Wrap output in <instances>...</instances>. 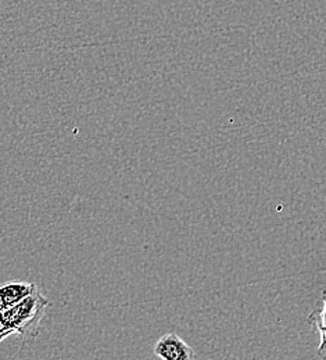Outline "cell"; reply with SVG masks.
I'll return each instance as SVG.
<instances>
[{"instance_id": "obj_1", "label": "cell", "mask_w": 326, "mask_h": 360, "mask_svg": "<svg viewBox=\"0 0 326 360\" xmlns=\"http://www.w3.org/2000/svg\"><path fill=\"white\" fill-rule=\"evenodd\" d=\"M49 307V300L39 291L38 287L21 300L18 304L11 308L0 312L3 320L14 330V334L25 338V337H37L41 320L45 316V311Z\"/></svg>"}, {"instance_id": "obj_2", "label": "cell", "mask_w": 326, "mask_h": 360, "mask_svg": "<svg viewBox=\"0 0 326 360\" xmlns=\"http://www.w3.org/2000/svg\"><path fill=\"white\" fill-rule=\"evenodd\" d=\"M154 355L164 360H192L193 349L177 334H164L154 345Z\"/></svg>"}, {"instance_id": "obj_3", "label": "cell", "mask_w": 326, "mask_h": 360, "mask_svg": "<svg viewBox=\"0 0 326 360\" xmlns=\"http://www.w3.org/2000/svg\"><path fill=\"white\" fill-rule=\"evenodd\" d=\"M35 287H37L35 283H28L21 280H13L1 284L0 285V312L18 304L21 300L30 295Z\"/></svg>"}, {"instance_id": "obj_4", "label": "cell", "mask_w": 326, "mask_h": 360, "mask_svg": "<svg viewBox=\"0 0 326 360\" xmlns=\"http://www.w3.org/2000/svg\"><path fill=\"white\" fill-rule=\"evenodd\" d=\"M11 335H15L14 334V330L3 320V317L0 316V342L4 341L6 338L11 337Z\"/></svg>"}, {"instance_id": "obj_5", "label": "cell", "mask_w": 326, "mask_h": 360, "mask_svg": "<svg viewBox=\"0 0 326 360\" xmlns=\"http://www.w3.org/2000/svg\"><path fill=\"white\" fill-rule=\"evenodd\" d=\"M326 330V291H324V308L321 312V324H320V331Z\"/></svg>"}, {"instance_id": "obj_6", "label": "cell", "mask_w": 326, "mask_h": 360, "mask_svg": "<svg viewBox=\"0 0 326 360\" xmlns=\"http://www.w3.org/2000/svg\"><path fill=\"white\" fill-rule=\"evenodd\" d=\"M320 352L326 351V330H321V344H320Z\"/></svg>"}]
</instances>
